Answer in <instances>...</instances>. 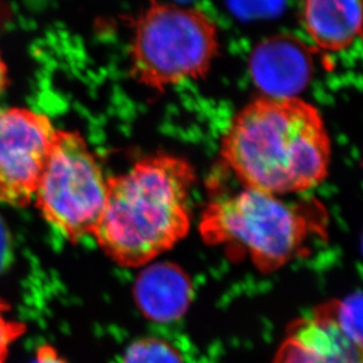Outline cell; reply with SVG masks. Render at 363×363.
Wrapping results in <instances>:
<instances>
[{"instance_id": "cell-16", "label": "cell", "mask_w": 363, "mask_h": 363, "mask_svg": "<svg viewBox=\"0 0 363 363\" xmlns=\"http://www.w3.org/2000/svg\"><path fill=\"white\" fill-rule=\"evenodd\" d=\"M7 84H9V73H7L6 64L0 55V96L6 89Z\"/></svg>"}, {"instance_id": "cell-2", "label": "cell", "mask_w": 363, "mask_h": 363, "mask_svg": "<svg viewBox=\"0 0 363 363\" xmlns=\"http://www.w3.org/2000/svg\"><path fill=\"white\" fill-rule=\"evenodd\" d=\"M193 164L177 155H151L107 178L105 206L93 238L123 267H141L174 246L191 227Z\"/></svg>"}, {"instance_id": "cell-3", "label": "cell", "mask_w": 363, "mask_h": 363, "mask_svg": "<svg viewBox=\"0 0 363 363\" xmlns=\"http://www.w3.org/2000/svg\"><path fill=\"white\" fill-rule=\"evenodd\" d=\"M325 209L316 200L286 201L243 187L206 207L200 232L206 242L248 255L260 271L273 272L298 257L313 234L321 232Z\"/></svg>"}, {"instance_id": "cell-10", "label": "cell", "mask_w": 363, "mask_h": 363, "mask_svg": "<svg viewBox=\"0 0 363 363\" xmlns=\"http://www.w3.org/2000/svg\"><path fill=\"white\" fill-rule=\"evenodd\" d=\"M302 21L309 38L319 50L341 52L361 35V0H303Z\"/></svg>"}, {"instance_id": "cell-5", "label": "cell", "mask_w": 363, "mask_h": 363, "mask_svg": "<svg viewBox=\"0 0 363 363\" xmlns=\"http://www.w3.org/2000/svg\"><path fill=\"white\" fill-rule=\"evenodd\" d=\"M106 193L107 178L82 134L57 130L35 194L41 216L77 242L92 235Z\"/></svg>"}, {"instance_id": "cell-7", "label": "cell", "mask_w": 363, "mask_h": 363, "mask_svg": "<svg viewBox=\"0 0 363 363\" xmlns=\"http://www.w3.org/2000/svg\"><path fill=\"white\" fill-rule=\"evenodd\" d=\"M250 69L252 79L264 96H296L312 77V57L301 40L291 35H275L254 48Z\"/></svg>"}, {"instance_id": "cell-9", "label": "cell", "mask_w": 363, "mask_h": 363, "mask_svg": "<svg viewBox=\"0 0 363 363\" xmlns=\"http://www.w3.org/2000/svg\"><path fill=\"white\" fill-rule=\"evenodd\" d=\"M138 307L155 323L179 320L193 298L192 282L182 268L171 262L148 264L134 284Z\"/></svg>"}, {"instance_id": "cell-15", "label": "cell", "mask_w": 363, "mask_h": 363, "mask_svg": "<svg viewBox=\"0 0 363 363\" xmlns=\"http://www.w3.org/2000/svg\"><path fill=\"white\" fill-rule=\"evenodd\" d=\"M9 253V241L3 223H0V268L3 267Z\"/></svg>"}, {"instance_id": "cell-8", "label": "cell", "mask_w": 363, "mask_h": 363, "mask_svg": "<svg viewBox=\"0 0 363 363\" xmlns=\"http://www.w3.org/2000/svg\"><path fill=\"white\" fill-rule=\"evenodd\" d=\"M273 363H362V348L343 335L325 306L295 323Z\"/></svg>"}, {"instance_id": "cell-12", "label": "cell", "mask_w": 363, "mask_h": 363, "mask_svg": "<svg viewBox=\"0 0 363 363\" xmlns=\"http://www.w3.org/2000/svg\"><path fill=\"white\" fill-rule=\"evenodd\" d=\"M325 308L343 335L362 348V296L360 291L348 295L341 301L332 302L325 306Z\"/></svg>"}, {"instance_id": "cell-1", "label": "cell", "mask_w": 363, "mask_h": 363, "mask_svg": "<svg viewBox=\"0 0 363 363\" xmlns=\"http://www.w3.org/2000/svg\"><path fill=\"white\" fill-rule=\"evenodd\" d=\"M221 159L246 189L302 193L328 177L332 141L318 107L298 96H260L234 116Z\"/></svg>"}, {"instance_id": "cell-4", "label": "cell", "mask_w": 363, "mask_h": 363, "mask_svg": "<svg viewBox=\"0 0 363 363\" xmlns=\"http://www.w3.org/2000/svg\"><path fill=\"white\" fill-rule=\"evenodd\" d=\"M219 50V30L206 12L151 0L133 26L130 76L164 92L207 76Z\"/></svg>"}, {"instance_id": "cell-14", "label": "cell", "mask_w": 363, "mask_h": 363, "mask_svg": "<svg viewBox=\"0 0 363 363\" xmlns=\"http://www.w3.org/2000/svg\"><path fill=\"white\" fill-rule=\"evenodd\" d=\"M30 363H67L65 359L59 355L55 347L44 345L35 352V357Z\"/></svg>"}, {"instance_id": "cell-6", "label": "cell", "mask_w": 363, "mask_h": 363, "mask_svg": "<svg viewBox=\"0 0 363 363\" xmlns=\"http://www.w3.org/2000/svg\"><path fill=\"white\" fill-rule=\"evenodd\" d=\"M57 130L46 114L0 108V203L24 207L35 200Z\"/></svg>"}, {"instance_id": "cell-11", "label": "cell", "mask_w": 363, "mask_h": 363, "mask_svg": "<svg viewBox=\"0 0 363 363\" xmlns=\"http://www.w3.org/2000/svg\"><path fill=\"white\" fill-rule=\"evenodd\" d=\"M121 363H186V361L167 340L147 336L127 347Z\"/></svg>"}, {"instance_id": "cell-13", "label": "cell", "mask_w": 363, "mask_h": 363, "mask_svg": "<svg viewBox=\"0 0 363 363\" xmlns=\"http://www.w3.org/2000/svg\"><path fill=\"white\" fill-rule=\"evenodd\" d=\"M25 325L10 315V307L0 300V363H5L10 348L25 333Z\"/></svg>"}]
</instances>
